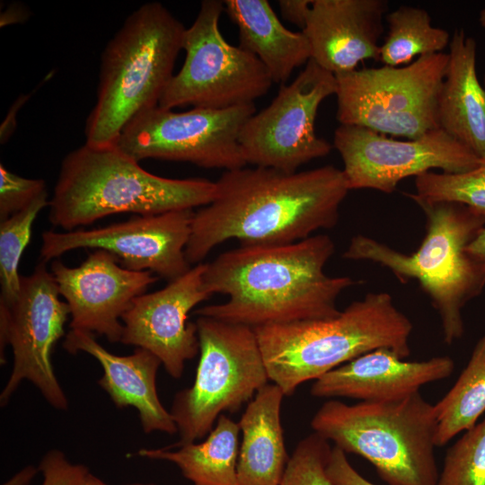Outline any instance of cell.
Masks as SVG:
<instances>
[{"label": "cell", "instance_id": "obj_28", "mask_svg": "<svg viewBox=\"0 0 485 485\" xmlns=\"http://www.w3.org/2000/svg\"><path fill=\"white\" fill-rule=\"evenodd\" d=\"M415 193L427 202L463 205L485 217V160L477 167L458 173L428 172L415 178Z\"/></svg>", "mask_w": 485, "mask_h": 485}, {"label": "cell", "instance_id": "obj_34", "mask_svg": "<svg viewBox=\"0 0 485 485\" xmlns=\"http://www.w3.org/2000/svg\"><path fill=\"white\" fill-rule=\"evenodd\" d=\"M278 3L283 18L303 31L306 25L313 1L279 0Z\"/></svg>", "mask_w": 485, "mask_h": 485}, {"label": "cell", "instance_id": "obj_33", "mask_svg": "<svg viewBox=\"0 0 485 485\" xmlns=\"http://www.w3.org/2000/svg\"><path fill=\"white\" fill-rule=\"evenodd\" d=\"M326 473L333 485H375L358 473L347 459L346 453L331 447Z\"/></svg>", "mask_w": 485, "mask_h": 485}, {"label": "cell", "instance_id": "obj_8", "mask_svg": "<svg viewBox=\"0 0 485 485\" xmlns=\"http://www.w3.org/2000/svg\"><path fill=\"white\" fill-rule=\"evenodd\" d=\"M199 362L194 384L176 393L171 414L180 440L195 443L208 434L223 411L234 412L268 384L269 375L252 327L198 316Z\"/></svg>", "mask_w": 485, "mask_h": 485}, {"label": "cell", "instance_id": "obj_9", "mask_svg": "<svg viewBox=\"0 0 485 485\" xmlns=\"http://www.w3.org/2000/svg\"><path fill=\"white\" fill-rule=\"evenodd\" d=\"M447 53L422 56L405 66L369 67L335 75L340 125L415 139L439 128L436 105Z\"/></svg>", "mask_w": 485, "mask_h": 485}, {"label": "cell", "instance_id": "obj_17", "mask_svg": "<svg viewBox=\"0 0 485 485\" xmlns=\"http://www.w3.org/2000/svg\"><path fill=\"white\" fill-rule=\"evenodd\" d=\"M50 271L70 310V328L120 342L121 318L133 301L157 280L153 272L124 268L104 250H94L78 267L53 260Z\"/></svg>", "mask_w": 485, "mask_h": 485}, {"label": "cell", "instance_id": "obj_37", "mask_svg": "<svg viewBox=\"0 0 485 485\" xmlns=\"http://www.w3.org/2000/svg\"><path fill=\"white\" fill-rule=\"evenodd\" d=\"M77 485H108L103 482L101 479L94 476L93 473L88 472L84 479ZM128 485H154V484H142V483H134Z\"/></svg>", "mask_w": 485, "mask_h": 485}, {"label": "cell", "instance_id": "obj_32", "mask_svg": "<svg viewBox=\"0 0 485 485\" xmlns=\"http://www.w3.org/2000/svg\"><path fill=\"white\" fill-rule=\"evenodd\" d=\"M42 472V485H77L89 470L82 464L69 462L58 450L48 452L39 465Z\"/></svg>", "mask_w": 485, "mask_h": 485}, {"label": "cell", "instance_id": "obj_22", "mask_svg": "<svg viewBox=\"0 0 485 485\" xmlns=\"http://www.w3.org/2000/svg\"><path fill=\"white\" fill-rule=\"evenodd\" d=\"M285 394L275 384L262 386L239 423L242 433L237 462L239 485H280L288 462L280 410Z\"/></svg>", "mask_w": 485, "mask_h": 485}, {"label": "cell", "instance_id": "obj_23", "mask_svg": "<svg viewBox=\"0 0 485 485\" xmlns=\"http://www.w3.org/2000/svg\"><path fill=\"white\" fill-rule=\"evenodd\" d=\"M224 5L238 28L240 47L260 59L273 83L285 84L311 59L304 32L287 29L267 0H225Z\"/></svg>", "mask_w": 485, "mask_h": 485}, {"label": "cell", "instance_id": "obj_16", "mask_svg": "<svg viewBox=\"0 0 485 485\" xmlns=\"http://www.w3.org/2000/svg\"><path fill=\"white\" fill-rule=\"evenodd\" d=\"M206 263H199L162 289L137 296L123 314L120 343L154 354L175 379L199 351L196 322L190 312L211 295L204 289Z\"/></svg>", "mask_w": 485, "mask_h": 485}, {"label": "cell", "instance_id": "obj_6", "mask_svg": "<svg viewBox=\"0 0 485 485\" xmlns=\"http://www.w3.org/2000/svg\"><path fill=\"white\" fill-rule=\"evenodd\" d=\"M185 30L158 2L146 3L127 17L101 55L85 143L115 144L135 116L158 106L173 75Z\"/></svg>", "mask_w": 485, "mask_h": 485}, {"label": "cell", "instance_id": "obj_2", "mask_svg": "<svg viewBox=\"0 0 485 485\" xmlns=\"http://www.w3.org/2000/svg\"><path fill=\"white\" fill-rule=\"evenodd\" d=\"M335 251L326 234L280 245H245L206 263L204 289L228 295L225 303L195 311L198 316L252 328L337 316L340 295L355 284L331 277L324 267Z\"/></svg>", "mask_w": 485, "mask_h": 485}, {"label": "cell", "instance_id": "obj_27", "mask_svg": "<svg viewBox=\"0 0 485 485\" xmlns=\"http://www.w3.org/2000/svg\"><path fill=\"white\" fill-rule=\"evenodd\" d=\"M48 205L45 190L26 207L0 221V303L12 304L20 293V260L30 242L36 216Z\"/></svg>", "mask_w": 485, "mask_h": 485}, {"label": "cell", "instance_id": "obj_35", "mask_svg": "<svg viewBox=\"0 0 485 485\" xmlns=\"http://www.w3.org/2000/svg\"><path fill=\"white\" fill-rule=\"evenodd\" d=\"M466 251L472 259L485 266V226L476 234Z\"/></svg>", "mask_w": 485, "mask_h": 485}, {"label": "cell", "instance_id": "obj_1", "mask_svg": "<svg viewBox=\"0 0 485 485\" xmlns=\"http://www.w3.org/2000/svg\"><path fill=\"white\" fill-rule=\"evenodd\" d=\"M216 184L214 200L194 212L185 249L190 266L230 239L280 245L333 228L349 191L342 170L332 165L294 172L242 167L225 171Z\"/></svg>", "mask_w": 485, "mask_h": 485}, {"label": "cell", "instance_id": "obj_5", "mask_svg": "<svg viewBox=\"0 0 485 485\" xmlns=\"http://www.w3.org/2000/svg\"><path fill=\"white\" fill-rule=\"evenodd\" d=\"M410 198L427 218L426 235L415 252L406 254L357 234L343 258L379 264L401 282L417 280L439 313L444 341L451 345L463 334V307L485 287V266L466 251L485 226V217L461 204Z\"/></svg>", "mask_w": 485, "mask_h": 485}, {"label": "cell", "instance_id": "obj_25", "mask_svg": "<svg viewBox=\"0 0 485 485\" xmlns=\"http://www.w3.org/2000/svg\"><path fill=\"white\" fill-rule=\"evenodd\" d=\"M435 406L436 445L477 424L485 412V334L474 345L470 359L451 389Z\"/></svg>", "mask_w": 485, "mask_h": 485}, {"label": "cell", "instance_id": "obj_7", "mask_svg": "<svg viewBox=\"0 0 485 485\" xmlns=\"http://www.w3.org/2000/svg\"><path fill=\"white\" fill-rule=\"evenodd\" d=\"M311 427L346 454L366 459L389 485L437 483L436 415L419 392L352 405L330 400L315 412Z\"/></svg>", "mask_w": 485, "mask_h": 485}, {"label": "cell", "instance_id": "obj_3", "mask_svg": "<svg viewBox=\"0 0 485 485\" xmlns=\"http://www.w3.org/2000/svg\"><path fill=\"white\" fill-rule=\"evenodd\" d=\"M115 144L85 143L63 159L49 200V222L73 231L116 214L158 215L211 203L216 184L207 179L153 174Z\"/></svg>", "mask_w": 485, "mask_h": 485}, {"label": "cell", "instance_id": "obj_13", "mask_svg": "<svg viewBox=\"0 0 485 485\" xmlns=\"http://www.w3.org/2000/svg\"><path fill=\"white\" fill-rule=\"evenodd\" d=\"M337 87L335 75L310 59L269 106L243 125L239 143L246 163L294 172L329 154L332 146L317 137L315 120L321 103L336 94Z\"/></svg>", "mask_w": 485, "mask_h": 485}, {"label": "cell", "instance_id": "obj_31", "mask_svg": "<svg viewBox=\"0 0 485 485\" xmlns=\"http://www.w3.org/2000/svg\"><path fill=\"white\" fill-rule=\"evenodd\" d=\"M46 190L40 179H29L9 172L0 164V220L26 207Z\"/></svg>", "mask_w": 485, "mask_h": 485}, {"label": "cell", "instance_id": "obj_29", "mask_svg": "<svg viewBox=\"0 0 485 485\" xmlns=\"http://www.w3.org/2000/svg\"><path fill=\"white\" fill-rule=\"evenodd\" d=\"M436 485H485V419L448 448Z\"/></svg>", "mask_w": 485, "mask_h": 485}, {"label": "cell", "instance_id": "obj_19", "mask_svg": "<svg viewBox=\"0 0 485 485\" xmlns=\"http://www.w3.org/2000/svg\"><path fill=\"white\" fill-rule=\"evenodd\" d=\"M454 362L448 356L405 361L389 348H378L348 361L314 381L318 398H352L361 401H392L419 392L421 386L449 377Z\"/></svg>", "mask_w": 485, "mask_h": 485}, {"label": "cell", "instance_id": "obj_12", "mask_svg": "<svg viewBox=\"0 0 485 485\" xmlns=\"http://www.w3.org/2000/svg\"><path fill=\"white\" fill-rule=\"evenodd\" d=\"M46 263L40 260L31 274L21 277L20 293L12 304L0 303L1 365L5 364L7 345L13 353V366L0 395L1 406L9 401L23 380H28L54 409H68L51 353L64 336L70 310L66 301L60 300L57 284Z\"/></svg>", "mask_w": 485, "mask_h": 485}, {"label": "cell", "instance_id": "obj_15", "mask_svg": "<svg viewBox=\"0 0 485 485\" xmlns=\"http://www.w3.org/2000/svg\"><path fill=\"white\" fill-rule=\"evenodd\" d=\"M193 209L134 216L126 222L93 229L42 234L40 260L48 262L76 249L104 250L126 269L148 270L168 282L192 267L185 249L191 234Z\"/></svg>", "mask_w": 485, "mask_h": 485}, {"label": "cell", "instance_id": "obj_30", "mask_svg": "<svg viewBox=\"0 0 485 485\" xmlns=\"http://www.w3.org/2000/svg\"><path fill=\"white\" fill-rule=\"evenodd\" d=\"M331 447L313 432L296 445L289 457L280 485H333L326 473Z\"/></svg>", "mask_w": 485, "mask_h": 485}, {"label": "cell", "instance_id": "obj_11", "mask_svg": "<svg viewBox=\"0 0 485 485\" xmlns=\"http://www.w3.org/2000/svg\"><path fill=\"white\" fill-rule=\"evenodd\" d=\"M255 112L254 103L224 110L192 108L184 112L157 106L135 116L115 145L137 162L154 158L232 171L247 164L239 137Z\"/></svg>", "mask_w": 485, "mask_h": 485}, {"label": "cell", "instance_id": "obj_39", "mask_svg": "<svg viewBox=\"0 0 485 485\" xmlns=\"http://www.w3.org/2000/svg\"><path fill=\"white\" fill-rule=\"evenodd\" d=\"M483 86L485 88V74H484V78H483Z\"/></svg>", "mask_w": 485, "mask_h": 485}, {"label": "cell", "instance_id": "obj_20", "mask_svg": "<svg viewBox=\"0 0 485 485\" xmlns=\"http://www.w3.org/2000/svg\"><path fill=\"white\" fill-rule=\"evenodd\" d=\"M71 353L85 352L101 366L103 375L98 384L119 408L132 406L137 412L145 433L178 432L170 411L162 404L156 389V375L161 360L152 352L137 348L128 356H118L103 348L89 331L71 329L63 343Z\"/></svg>", "mask_w": 485, "mask_h": 485}, {"label": "cell", "instance_id": "obj_24", "mask_svg": "<svg viewBox=\"0 0 485 485\" xmlns=\"http://www.w3.org/2000/svg\"><path fill=\"white\" fill-rule=\"evenodd\" d=\"M239 423L221 414L202 443L172 451L143 448L137 454L173 463L194 485H239L237 477Z\"/></svg>", "mask_w": 485, "mask_h": 485}, {"label": "cell", "instance_id": "obj_26", "mask_svg": "<svg viewBox=\"0 0 485 485\" xmlns=\"http://www.w3.org/2000/svg\"><path fill=\"white\" fill-rule=\"evenodd\" d=\"M386 21L388 33L379 54V61L384 66H399L415 57L441 53L449 46V32L434 26L423 8L400 5L386 15Z\"/></svg>", "mask_w": 485, "mask_h": 485}, {"label": "cell", "instance_id": "obj_4", "mask_svg": "<svg viewBox=\"0 0 485 485\" xmlns=\"http://www.w3.org/2000/svg\"><path fill=\"white\" fill-rule=\"evenodd\" d=\"M269 379L292 395L303 383L378 348L410 355V320L387 292L368 293L332 318L253 328Z\"/></svg>", "mask_w": 485, "mask_h": 485}, {"label": "cell", "instance_id": "obj_21", "mask_svg": "<svg viewBox=\"0 0 485 485\" xmlns=\"http://www.w3.org/2000/svg\"><path fill=\"white\" fill-rule=\"evenodd\" d=\"M436 105L440 129L485 160V88L477 75V43L456 29Z\"/></svg>", "mask_w": 485, "mask_h": 485}, {"label": "cell", "instance_id": "obj_36", "mask_svg": "<svg viewBox=\"0 0 485 485\" xmlns=\"http://www.w3.org/2000/svg\"><path fill=\"white\" fill-rule=\"evenodd\" d=\"M39 469L33 465H28L14 474L3 485H31Z\"/></svg>", "mask_w": 485, "mask_h": 485}, {"label": "cell", "instance_id": "obj_18", "mask_svg": "<svg viewBox=\"0 0 485 485\" xmlns=\"http://www.w3.org/2000/svg\"><path fill=\"white\" fill-rule=\"evenodd\" d=\"M386 0H313L304 32L311 59L342 74L366 59L379 61Z\"/></svg>", "mask_w": 485, "mask_h": 485}, {"label": "cell", "instance_id": "obj_38", "mask_svg": "<svg viewBox=\"0 0 485 485\" xmlns=\"http://www.w3.org/2000/svg\"><path fill=\"white\" fill-rule=\"evenodd\" d=\"M479 23L485 29V8L481 9L479 13Z\"/></svg>", "mask_w": 485, "mask_h": 485}, {"label": "cell", "instance_id": "obj_14", "mask_svg": "<svg viewBox=\"0 0 485 485\" xmlns=\"http://www.w3.org/2000/svg\"><path fill=\"white\" fill-rule=\"evenodd\" d=\"M333 146L342 159L349 190L371 189L389 194L408 177L433 169L463 172L484 161L440 128L419 138L397 140L367 128L340 125Z\"/></svg>", "mask_w": 485, "mask_h": 485}, {"label": "cell", "instance_id": "obj_10", "mask_svg": "<svg viewBox=\"0 0 485 485\" xmlns=\"http://www.w3.org/2000/svg\"><path fill=\"white\" fill-rule=\"evenodd\" d=\"M224 1L204 0L182 39L186 57L165 87L158 106L224 110L254 103L273 81L264 65L240 46L229 44L219 29Z\"/></svg>", "mask_w": 485, "mask_h": 485}]
</instances>
